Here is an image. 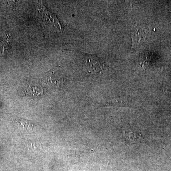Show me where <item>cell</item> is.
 I'll use <instances>...</instances> for the list:
<instances>
[{
  "label": "cell",
  "mask_w": 171,
  "mask_h": 171,
  "mask_svg": "<svg viewBox=\"0 0 171 171\" xmlns=\"http://www.w3.org/2000/svg\"><path fill=\"white\" fill-rule=\"evenodd\" d=\"M37 12L40 15L42 20L46 23H52L56 27H59L61 29V24L55 14L50 12L44 6L42 2L38 1L35 2Z\"/></svg>",
  "instance_id": "cell-2"
},
{
  "label": "cell",
  "mask_w": 171,
  "mask_h": 171,
  "mask_svg": "<svg viewBox=\"0 0 171 171\" xmlns=\"http://www.w3.org/2000/svg\"><path fill=\"white\" fill-rule=\"evenodd\" d=\"M62 75L63 73L60 69L58 68L54 69L48 74L47 78V83L51 87L59 88L63 83Z\"/></svg>",
  "instance_id": "cell-3"
},
{
  "label": "cell",
  "mask_w": 171,
  "mask_h": 171,
  "mask_svg": "<svg viewBox=\"0 0 171 171\" xmlns=\"http://www.w3.org/2000/svg\"><path fill=\"white\" fill-rule=\"evenodd\" d=\"M43 90L40 85H30L26 89V93L29 96H36L42 95Z\"/></svg>",
  "instance_id": "cell-5"
},
{
  "label": "cell",
  "mask_w": 171,
  "mask_h": 171,
  "mask_svg": "<svg viewBox=\"0 0 171 171\" xmlns=\"http://www.w3.org/2000/svg\"><path fill=\"white\" fill-rule=\"evenodd\" d=\"M21 124L22 126H23V128H25L26 129H31L33 128L34 127L33 125V124H31L30 122L28 121H23L22 120L21 121Z\"/></svg>",
  "instance_id": "cell-6"
},
{
  "label": "cell",
  "mask_w": 171,
  "mask_h": 171,
  "mask_svg": "<svg viewBox=\"0 0 171 171\" xmlns=\"http://www.w3.org/2000/svg\"><path fill=\"white\" fill-rule=\"evenodd\" d=\"M141 137V134L137 133H134L133 131L126 133L124 132V138L125 139V141L127 144L129 145L138 143Z\"/></svg>",
  "instance_id": "cell-4"
},
{
  "label": "cell",
  "mask_w": 171,
  "mask_h": 171,
  "mask_svg": "<svg viewBox=\"0 0 171 171\" xmlns=\"http://www.w3.org/2000/svg\"><path fill=\"white\" fill-rule=\"evenodd\" d=\"M88 71L91 73L100 72L103 71L104 67V61L99 59L96 56L85 54L83 58Z\"/></svg>",
  "instance_id": "cell-1"
},
{
  "label": "cell",
  "mask_w": 171,
  "mask_h": 171,
  "mask_svg": "<svg viewBox=\"0 0 171 171\" xmlns=\"http://www.w3.org/2000/svg\"><path fill=\"white\" fill-rule=\"evenodd\" d=\"M166 90L167 91H168V93H170V94H171V88L167 87V88H166Z\"/></svg>",
  "instance_id": "cell-7"
}]
</instances>
